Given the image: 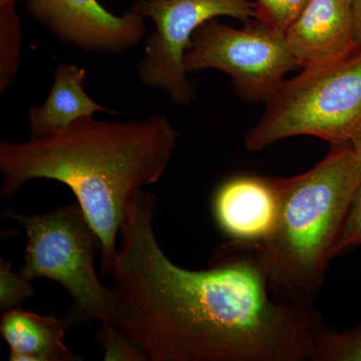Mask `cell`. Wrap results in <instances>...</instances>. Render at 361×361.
<instances>
[{
	"label": "cell",
	"instance_id": "obj_1",
	"mask_svg": "<svg viewBox=\"0 0 361 361\" xmlns=\"http://www.w3.org/2000/svg\"><path fill=\"white\" fill-rule=\"evenodd\" d=\"M157 207L147 190L128 207L108 272L111 324L148 361H310L322 316L275 295L261 242L233 240L206 269L180 267L157 240Z\"/></svg>",
	"mask_w": 361,
	"mask_h": 361
},
{
	"label": "cell",
	"instance_id": "obj_5",
	"mask_svg": "<svg viewBox=\"0 0 361 361\" xmlns=\"http://www.w3.org/2000/svg\"><path fill=\"white\" fill-rule=\"evenodd\" d=\"M4 217L16 221L26 233L25 264L18 273L28 281L45 278L63 287L73 299V325L111 322L110 286L97 275L94 258L101 241L78 203L59 206L42 215H23L6 209Z\"/></svg>",
	"mask_w": 361,
	"mask_h": 361
},
{
	"label": "cell",
	"instance_id": "obj_14",
	"mask_svg": "<svg viewBox=\"0 0 361 361\" xmlns=\"http://www.w3.org/2000/svg\"><path fill=\"white\" fill-rule=\"evenodd\" d=\"M310 361H361V325L341 332L324 325L313 342Z\"/></svg>",
	"mask_w": 361,
	"mask_h": 361
},
{
	"label": "cell",
	"instance_id": "obj_13",
	"mask_svg": "<svg viewBox=\"0 0 361 361\" xmlns=\"http://www.w3.org/2000/svg\"><path fill=\"white\" fill-rule=\"evenodd\" d=\"M23 51L21 21L16 4L0 6V92H6L18 75Z\"/></svg>",
	"mask_w": 361,
	"mask_h": 361
},
{
	"label": "cell",
	"instance_id": "obj_21",
	"mask_svg": "<svg viewBox=\"0 0 361 361\" xmlns=\"http://www.w3.org/2000/svg\"><path fill=\"white\" fill-rule=\"evenodd\" d=\"M18 0H0V6L1 4H16V2H18ZM26 1H28V0H26Z\"/></svg>",
	"mask_w": 361,
	"mask_h": 361
},
{
	"label": "cell",
	"instance_id": "obj_10",
	"mask_svg": "<svg viewBox=\"0 0 361 361\" xmlns=\"http://www.w3.org/2000/svg\"><path fill=\"white\" fill-rule=\"evenodd\" d=\"M213 210L220 229L233 240L262 241L276 217L272 179L239 176L226 180L216 192Z\"/></svg>",
	"mask_w": 361,
	"mask_h": 361
},
{
	"label": "cell",
	"instance_id": "obj_19",
	"mask_svg": "<svg viewBox=\"0 0 361 361\" xmlns=\"http://www.w3.org/2000/svg\"><path fill=\"white\" fill-rule=\"evenodd\" d=\"M351 14H353V35L357 49H361V0L351 1Z\"/></svg>",
	"mask_w": 361,
	"mask_h": 361
},
{
	"label": "cell",
	"instance_id": "obj_2",
	"mask_svg": "<svg viewBox=\"0 0 361 361\" xmlns=\"http://www.w3.org/2000/svg\"><path fill=\"white\" fill-rule=\"evenodd\" d=\"M178 137L168 116L155 115L123 122L90 116L28 141H1L0 196L11 198L35 179L66 185L101 241L108 274L128 207L165 174Z\"/></svg>",
	"mask_w": 361,
	"mask_h": 361
},
{
	"label": "cell",
	"instance_id": "obj_12",
	"mask_svg": "<svg viewBox=\"0 0 361 361\" xmlns=\"http://www.w3.org/2000/svg\"><path fill=\"white\" fill-rule=\"evenodd\" d=\"M87 71L75 65H61L54 73L51 92L42 106L28 110L30 137H40L66 128L97 111L115 113L97 104L85 92ZM116 114V113H115Z\"/></svg>",
	"mask_w": 361,
	"mask_h": 361
},
{
	"label": "cell",
	"instance_id": "obj_15",
	"mask_svg": "<svg viewBox=\"0 0 361 361\" xmlns=\"http://www.w3.org/2000/svg\"><path fill=\"white\" fill-rule=\"evenodd\" d=\"M96 338L104 349V360L148 361L141 348L111 323L102 322Z\"/></svg>",
	"mask_w": 361,
	"mask_h": 361
},
{
	"label": "cell",
	"instance_id": "obj_16",
	"mask_svg": "<svg viewBox=\"0 0 361 361\" xmlns=\"http://www.w3.org/2000/svg\"><path fill=\"white\" fill-rule=\"evenodd\" d=\"M308 1L310 0H256L255 18L285 33L302 13Z\"/></svg>",
	"mask_w": 361,
	"mask_h": 361
},
{
	"label": "cell",
	"instance_id": "obj_17",
	"mask_svg": "<svg viewBox=\"0 0 361 361\" xmlns=\"http://www.w3.org/2000/svg\"><path fill=\"white\" fill-rule=\"evenodd\" d=\"M32 281L11 270V264L0 262V310L2 312L20 308L21 304L35 295Z\"/></svg>",
	"mask_w": 361,
	"mask_h": 361
},
{
	"label": "cell",
	"instance_id": "obj_6",
	"mask_svg": "<svg viewBox=\"0 0 361 361\" xmlns=\"http://www.w3.org/2000/svg\"><path fill=\"white\" fill-rule=\"evenodd\" d=\"M188 75L217 70L232 78L240 97L252 103H267L299 65L285 33L252 18L235 28L217 18L194 32L184 58Z\"/></svg>",
	"mask_w": 361,
	"mask_h": 361
},
{
	"label": "cell",
	"instance_id": "obj_18",
	"mask_svg": "<svg viewBox=\"0 0 361 361\" xmlns=\"http://www.w3.org/2000/svg\"><path fill=\"white\" fill-rule=\"evenodd\" d=\"M357 246H361V186L349 209L332 255L334 257L342 252Z\"/></svg>",
	"mask_w": 361,
	"mask_h": 361
},
{
	"label": "cell",
	"instance_id": "obj_20",
	"mask_svg": "<svg viewBox=\"0 0 361 361\" xmlns=\"http://www.w3.org/2000/svg\"><path fill=\"white\" fill-rule=\"evenodd\" d=\"M351 147H353V152H355L356 159H357L358 166H360L361 172V130L360 134L356 135L355 141L351 142Z\"/></svg>",
	"mask_w": 361,
	"mask_h": 361
},
{
	"label": "cell",
	"instance_id": "obj_9",
	"mask_svg": "<svg viewBox=\"0 0 361 361\" xmlns=\"http://www.w3.org/2000/svg\"><path fill=\"white\" fill-rule=\"evenodd\" d=\"M353 0H310L285 32L301 68L348 58L357 49L353 35Z\"/></svg>",
	"mask_w": 361,
	"mask_h": 361
},
{
	"label": "cell",
	"instance_id": "obj_4",
	"mask_svg": "<svg viewBox=\"0 0 361 361\" xmlns=\"http://www.w3.org/2000/svg\"><path fill=\"white\" fill-rule=\"evenodd\" d=\"M265 104L244 137L248 151L297 135L351 145L361 130V49L334 63L302 68Z\"/></svg>",
	"mask_w": 361,
	"mask_h": 361
},
{
	"label": "cell",
	"instance_id": "obj_8",
	"mask_svg": "<svg viewBox=\"0 0 361 361\" xmlns=\"http://www.w3.org/2000/svg\"><path fill=\"white\" fill-rule=\"evenodd\" d=\"M27 13L59 42L94 54H123L147 37L146 16L133 6L114 16L97 0H28Z\"/></svg>",
	"mask_w": 361,
	"mask_h": 361
},
{
	"label": "cell",
	"instance_id": "obj_3",
	"mask_svg": "<svg viewBox=\"0 0 361 361\" xmlns=\"http://www.w3.org/2000/svg\"><path fill=\"white\" fill-rule=\"evenodd\" d=\"M277 212L261 241L270 286L278 298L312 311L361 172L351 145H332L307 172L272 179Z\"/></svg>",
	"mask_w": 361,
	"mask_h": 361
},
{
	"label": "cell",
	"instance_id": "obj_11",
	"mask_svg": "<svg viewBox=\"0 0 361 361\" xmlns=\"http://www.w3.org/2000/svg\"><path fill=\"white\" fill-rule=\"evenodd\" d=\"M70 318L37 314L23 308L6 311L0 334L11 348V361H78L63 343Z\"/></svg>",
	"mask_w": 361,
	"mask_h": 361
},
{
	"label": "cell",
	"instance_id": "obj_7",
	"mask_svg": "<svg viewBox=\"0 0 361 361\" xmlns=\"http://www.w3.org/2000/svg\"><path fill=\"white\" fill-rule=\"evenodd\" d=\"M135 6L155 25L137 66L140 80L163 90L180 106H189L196 97V87L184 66L194 32L220 16L243 23L256 16L255 2L250 0H137Z\"/></svg>",
	"mask_w": 361,
	"mask_h": 361
}]
</instances>
